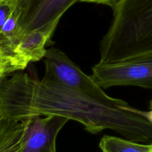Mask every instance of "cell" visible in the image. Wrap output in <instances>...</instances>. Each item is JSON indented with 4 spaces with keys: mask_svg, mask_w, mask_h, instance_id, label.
<instances>
[{
    "mask_svg": "<svg viewBox=\"0 0 152 152\" xmlns=\"http://www.w3.org/2000/svg\"><path fill=\"white\" fill-rule=\"evenodd\" d=\"M8 75L0 80V120L58 116L80 122L91 134L110 129L130 141L152 145V123L124 101L104 102L26 73Z\"/></svg>",
    "mask_w": 152,
    "mask_h": 152,
    "instance_id": "6da1fadb",
    "label": "cell"
},
{
    "mask_svg": "<svg viewBox=\"0 0 152 152\" xmlns=\"http://www.w3.org/2000/svg\"><path fill=\"white\" fill-rule=\"evenodd\" d=\"M101 43V60L122 62L152 54V0H119Z\"/></svg>",
    "mask_w": 152,
    "mask_h": 152,
    "instance_id": "7a4b0ae2",
    "label": "cell"
},
{
    "mask_svg": "<svg viewBox=\"0 0 152 152\" xmlns=\"http://www.w3.org/2000/svg\"><path fill=\"white\" fill-rule=\"evenodd\" d=\"M43 81L55 83L81 92L104 102H113L116 99L108 96L92 76H88L73 63L65 53L55 48L46 49L44 58Z\"/></svg>",
    "mask_w": 152,
    "mask_h": 152,
    "instance_id": "3957f363",
    "label": "cell"
},
{
    "mask_svg": "<svg viewBox=\"0 0 152 152\" xmlns=\"http://www.w3.org/2000/svg\"><path fill=\"white\" fill-rule=\"evenodd\" d=\"M16 34L23 35L37 29L55 31L64 13L79 0H14Z\"/></svg>",
    "mask_w": 152,
    "mask_h": 152,
    "instance_id": "277c9868",
    "label": "cell"
},
{
    "mask_svg": "<svg viewBox=\"0 0 152 152\" xmlns=\"http://www.w3.org/2000/svg\"><path fill=\"white\" fill-rule=\"evenodd\" d=\"M92 78L103 88L137 86L152 90V54L115 64L99 63L93 67Z\"/></svg>",
    "mask_w": 152,
    "mask_h": 152,
    "instance_id": "5b68a950",
    "label": "cell"
},
{
    "mask_svg": "<svg viewBox=\"0 0 152 152\" xmlns=\"http://www.w3.org/2000/svg\"><path fill=\"white\" fill-rule=\"evenodd\" d=\"M26 128L20 152H57L56 139L69 121L58 116H32L25 119Z\"/></svg>",
    "mask_w": 152,
    "mask_h": 152,
    "instance_id": "8992f818",
    "label": "cell"
},
{
    "mask_svg": "<svg viewBox=\"0 0 152 152\" xmlns=\"http://www.w3.org/2000/svg\"><path fill=\"white\" fill-rule=\"evenodd\" d=\"M53 33L51 31L37 29L23 35L15 50L19 61L26 67L28 63L43 59L46 52L45 46Z\"/></svg>",
    "mask_w": 152,
    "mask_h": 152,
    "instance_id": "52a82bcc",
    "label": "cell"
},
{
    "mask_svg": "<svg viewBox=\"0 0 152 152\" xmlns=\"http://www.w3.org/2000/svg\"><path fill=\"white\" fill-rule=\"evenodd\" d=\"M26 120H0V152H20Z\"/></svg>",
    "mask_w": 152,
    "mask_h": 152,
    "instance_id": "ba28073f",
    "label": "cell"
},
{
    "mask_svg": "<svg viewBox=\"0 0 152 152\" xmlns=\"http://www.w3.org/2000/svg\"><path fill=\"white\" fill-rule=\"evenodd\" d=\"M103 152H152V145L142 144L112 136H104L99 143Z\"/></svg>",
    "mask_w": 152,
    "mask_h": 152,
    "instance_id": "9c48e42d",
    "label": "cell"
},
{
    "mask_svg": "<svg viewBox=\"0 0 152 152\" xmlns=\"http://www.w3.org/2000/svg\"><path fill=\"white\" fill-rule=\"evenodd\" d=\"M26 67L15 58L8 55L0 47V80L15 72L23 70Z\"/></svg>",
    "mask_w": 152,
    "mask_h": 152,
    "instance_id": "30bf717a",
    "label": "cell"
},
{
    "mask_svg": "<svg viewBox=\"0 0 152 152\" xmlns=\"http://www.w3.org/2000/svg\"><path fill=\"white\" fill-rule=\"evenodd\" d=\"M15 8L14 0H0V34Z\"/></svg>",
    "mask_w": 152,
    "mask_h": 152,
    "instance_id": "8fae6325",
    "label": "cell"
},
{
    "mask_svg": "<svg viewBox=\"0 0 152 152\" xmlns=\"http://www.w3.org/2000/svg\"><path fill=\"white\" fill-rule=\"evenodd\" d=\"M119 0H79V2H90V3H96L101 4V5H108L113 8L116 6V4L119 2Z\"/></svg>",
    "mask_w": 152,
    "mask_h": 152,
    "instance_id": "7c38bea8",
    "label": "cell"
},
{
    "mask_svg": "<svg viewBox=\"0 0 152 152\" xmlns=\"http://www.w3.org/2000/svg\"><path fill=\"white\" fill-rule=\"evenodd\" d=\"M138 113L140 115H142V116H143L144 117H145L149 122L152 123V109H151V110L148 111V112H146V111L139 110H138Z\"/></svg>",
    "mask_w": 152,
    "mask_h": 152,
    "instance_id": "4fadbf2b",
    "label": "cell"
},
{
    "mask_svg": "<svg viewBox=\"0 0 152 152\" xmlns=\"http://www.w3.org/2000/svg\"><path fill=\"white\" fill-rule=\"evenodd\" d=\"M149 105H150V109H152V99H151V100Z\"/></svg>",
    "mask_w": 152,
    "mask_h": 152,
    "instance_id": "5bb4252c",
    "label": "cell"
}]
</instances>
